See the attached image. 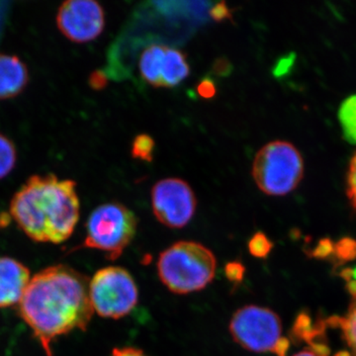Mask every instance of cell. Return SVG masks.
Here are the masks:
<instances>
[{
    "instance_id": "obj_1",
    "label": "cell",
    "mask_w": 356,
    "mask_h": 356,
    "mask_svg": "<svg viewBox=\"0 0 356 356\" xmlns=\"http://www.w3.org/2000/svg\"><path fill=\"white\" fill-rule=\"evenodd\" d=\"M89 282L86 275L63 264L47 267L31 278L18 311L49 356L58 337L88 327L95 312Z\"/></svg>"
},
{
    "instance_id": "obj_2",
    "label": "cell",
    "mask_w": 356,
    "mask_h": 356,
    "mask_svg": "<svg viewBox=\"0 0 356 356\" xmlns=\"http://www.w3.org/2000/svg\"><path fill=\"white\" fill-rule=\"evenodd\" d=\"M76 182L55 175H33L10 202V215L26 236L38 243H62L79 219Z\"/></svg>"
},
{
    "instance_id": "obj_3",
    "label": "cell",
    "mask_w": 356,
    "mask_h": 356,
    "mask_svg": "<svg viewBox=\"0 0 356 356\" xmlns=\"http://www.w3.org/2000/svg\"><path fill=\"white\" fill-rule=\"evenodd\" d=\"M159 280L170 291L189 294L204 289L215 277L217 259L205 245L178 242L159 255Z\"/></svg>"
},
{
    "instance_id": "obj_4",
    "label": "cell",
    "mask_w": 356,
    "mask_h": 356,
    "mask_svg": "<svg viewBox=\"0 0 356 356\" xmlns=\"http://www.w3.org/2000/svg\"><path fill=\"white\" fill-rule=\"evenodd\" d=\"M304 170L303 156L294 145L286 140H273L255 156L252 177L267 195L284 196L297 188Z\"/></svg>"
},
{
    "instance_id": "obj_5",
    "label": "cell",
    "mask_w": 356,
    "mask_h": 356,
    "mask_svg": "<svg viewBox=\"0 0 356 356\" xmlns=\"http://www.w3.org/2000/svg\"><path fill=\"white\" fill-rule=\"evenodd\" d=\"M229 327L234 341L245 350L277 356H286L289 350V341L282 337L280 318L270 309L243 307L234 314Z\"/></svg>"
},
{
    "instance_id": "obj_6",
    "label": "cell",
    "mask_w": 356,
    "mask_h": 356,
    "mask_svg": "<svg viewBox=\"0 0 356 356\" xmlns=\"http://www.w3.org/2000/svg\"><path fill=\"white\" fill-rule=\"evenodd\" d=\"M135 214L119 203H108L96 208L86 222V236L81 248L105 252L110 261L120 257L135 238Z\"/></svg>"
},
{
    "instance_id": "obj_7",
    "label": "cell",
    "mask_w": 356,
    "mask_h": 356,
    "mask_svg": "<svg viewBox=\"0 0 356 356\" xmlns=\"http://www.w3.org/2000/svg\"><path fill=\"white\" fill-rule=\"evenodd\" d=\"M93 311L102 318L126 317L137 306L138 287L126 269L109 266L100 269L89 282Z\"/></svg>"
},
{
    "instance_id": "obj_8",
    "label": "cell",
    "mask_w": 356,
    "mask_h": 356,
    "mask_svg": "<svg viewBox=\"0 0 356 356\" xmlns=\"http://www.w3.org/2000/svg\"><path fill=\"white\" fill-rule=\"evenodd\" d=\"M152 205L154 216L170 229H181L195 214V194L189 184L179 178H166L154 185Z\"/></svg>"
},
{
    "instance_id": "obj_9",
    "label": "cell",
    "mask_w": 356,
    "mask_h": 356,
    "mask_svg": "<svg viewBox=\"0 0 356 356\" xmlns=\"http://www.w3.org/2000/svg\"><path fill=\"white\" fill-rule=\"evenodd\" d=\"M104 25V10L93 0H69L58 7V30L74 43L93 41L102 34Z\"/></svg>"
},
{
    "instance_id": "obj_10",
    "label": "cell",
    "mask_w": 356,
    "mask_h": 356,
    "mask_svg": "<svg viewBox=\"0 0 356 356\" xmlns=\"http://www.w3.org/2000/svg\"><path fill=\"white\" fill-rule=\"evenodd\" d=\"M31 278L24 264L11 257H0V308L19 304Z\"/></svg>"
},
{
    "instance_id": "obj_11",
    "label": "cell",
    "mask_w": 356,
    "mask_h": 356,
    "mask_svg": "<svg viewBox=\"0 0 356 356\" xmlns=\"http://www.w3.org/2000/svg\"><path fill=\"white\" fill-rule=\"evenodd\" d=\"M29 81V70L20 58L9 54H0V100L10 99L19 95Z\"/></svg>"
},
{
    "instance_id": "obj_12",
    "label": "cell",
    "mask_w": 356,
    "mask_h": 356,
    "mask_svg": "<svg viewBox=\"0 0 356 356\" xmlns=\"http://www.w3.org/2000/svg\"><path fill=\"white\" fill-rule=\"evenodd\" d=\"M191 69L186 56L177 49L166 48L161 72V88H175L188 76Z\"/></svg>"
},
{
    "instance_id": "obj_13",
    "label": "cell",
    "mask_w": 356,
    "mask_h": 356,
    "mask_svg": "<svg viewBox=\"0 0 356 356\" xmlns=\"http://www.w3.org/2000/svg\"><path fill=\"white\" fill-rule=\"evenodd\" d=\"M168 47L154 44L143 51L140 58V72L143 79L154 88H161L163 58Z\"/></svg>"
},
{
    "instance_id": "obj_14",
    "label": "cell",
    "mask_w": 356,
    "mask_h": 356,
    "mask_svg": "<svg viewBox=\"0 0 356 356\" xmlns=\"http://www.w3.org/2000/svg\"><path fill=\"white\" fill-rule=\"evenodd\" d=\"M325 324L341 329L344 341L350 348V355L356 356V298L351 302L348 314L344 317L329 318Z\"/></svg>"
},
{
    "instance_id": "obj_15",
    "label": "cell",
    "mask_w": 356,
    "mask_h": 356,
    "mask_svg": "<svg viewBox=\"0 0 356 356\" xmlns=\"http://www.w3.org/2000/svg\"><path fill=\"white\" fill-rule=\"evenodd\" d=\"M339 119L346 140L356 144V95L350 96L341 103Z\"/></svg>"
},
{
    "instance_id": "obj_16",
    "label": "cell",
    "mask_w": 356,
    "mask_h": 356,
    "mask_svg": "<svg viewBox=\"0 0 356 356\" xmlns=\"http://www.w3.org/2000/svg\"><path fill=\"white\" fill-rule=\"evenodd\" d=\"M17 163V151L13 140L0 133V179L6 177Z\"/></svg>"
},
{
    "instance_id": "obj_17",
    "label": "cell",
    "mask_w": 356,
    "mask_h": 356,
    "mask_svg": "<svg viewBox=\"0 0 356 356\" xmlns=\"http://www.w3.org/2000/svg\"><path fill=\"white\" fill-rule=\"evenodd\" d=\"M154 140L151 136L147 134H140L134 140L132 145V156L134 159L151 163L153 161Z\"/></svg>"
},
{
    "instance_id": "obj_18",
    "label": "cell",
    "mask_w": 356,
    "mask_h": 356,
    "mask_svg": "<svg viewBox=\"0 0 356 356\" xmlns=\"http://www.w3.org/2000/svg\"><path fill=\"white\" fill-rule=\"evenodd\" d=\"M273 243L269 241L264 234L257 233L252 236V240L248 243V248H250V254L254 257L264 259L268 255L273 248Z\"/></svg>"
},
{
    "instance_id": "obj_19",
    "label": "cell",
    "mask_w": 356,
    "mask_h": 356,
    "mask_svg": "<svg viewBox=\"0 0 356 356\" xmlns=\"http://www.w3.org/2000/svg\"><path fill=\"white\" fill-rule=\"evenodd\" d=\"M346 192H348V199L353 207L356 209V153L353 159H350V166H348V178H346Z\"/></svg>"
},
{
    "instance_id": "obj_20",
    "label": "cell",
    "mask_w": 356,
    "mask_h": 356,
    "mask_svg": "<svg viewBox=\"0 0 356 356\" xmlns=\"http://www.w3.org/2000/svg\"><path fill=\"white\" fill-rule=\"evenodd\" d=\"M337 254L343 259H355L356 257V243L350 238H344L337 245Z\"/></svg>"
},
{
    "instance_id": "obj_21",
    "label": "cell",
    "mask_w": 356,
    "mask_h": 356,
    "mask_svg": "<svg viewBox=\"0 0 356 356\" xmlns=\"http://www.w3.org/2000/svg\"><path fill=\"white\" fill-rule=\"evenodd\" d=\"M198 95L202 98L210 99L216 95V86L214 81L210 79H204L199 83L197 86Z\"/></svg>"
},
{
    "instance_id": "obj_22",
    "label": "cell",
    "mask_w": 356,
    "mask_h": 356,
    "mask_svg": "<svg viewBox=\"0 0 356 356\" xmlns=\"http://www.w3.org/2000/svg\"><path fill=\"white\" fill-rule=\"evenodd\" d=\"M211 16L213 19L218 21H224L229 19L232 17L231 10L225 2H219L216 6H214L210 10Z\"/></svg>"
},
{
    "instance_id": "obj_23",
    "label": "cell",
    "mask_w": 356,
    "mask_h": 356,
    "mask_svg": "<svg viewBox=\"0 0 356 356\" xmlns=\"http://www.w3.org/2000/svg\"><path fill=\"white\" fill-rule=\"evenodd\" d=\"M107 77L102 70H95L90 74L88 79L89 86L95 90H102L107 86Z\"/></svg>"
},
{
    "instance_id": "obj_24",
    "label": "cell",
    "mask_w": 356,
    "mask_h": 356,
    "mask_svg": "<svg viewBox=\"0 0 356 356\" xmlns=\"http://www.w3.org/2000/svg\"><path fill=\"white\" fill-rule=\"evenodd\" d=\"M232 72V65L227 58H220L213 65V72L219 76H228Z\"/></svg>"
},
{
    "instance_id": "obj_25",
    "label": "cell",
    "mask_w": 356,
    "mask_h": 356,
    "mask_svg": "<svg viewBox=\"0 0 356 356\" xmlns=\"http://www.w3.org/2000/svg\"><path fill=\"white\" fill-rule=\"evenodd\" d=\"M112 356H147L142 350L133 348H116L112 353Z\"/></svg>"
},
{
    "instance_id": "obj_26",
    "label": "cell",
    "mask_w": 356,
    "mask_h": 356,
    "mask_svg": "<svg viewBox=\"0 0 356 356\" xmlns=\"http://www.w3.org/2000/svg\"><path fill=\"white\" fill-rule=\"evenodd\" d=\"M294 356H325L320 355V353H316L315 350H304L296 353Z\"/></svg>"
},
{
    "instance_id": "obj_27",
    "label": "cell",
    "mask_w": 356,
    "mask_h": 356,
    "mask_svg": "<svg viewBox=\"0 0 356 356\" xmlns=\"http://www.w3.org/2000/svg\"><path fill=\"white\" fill-rule=\"evenodd\" d=\"M336 356H350V353H346V351H341V353H337Z\"/></svg>"
}]
</instances>
